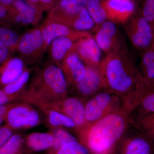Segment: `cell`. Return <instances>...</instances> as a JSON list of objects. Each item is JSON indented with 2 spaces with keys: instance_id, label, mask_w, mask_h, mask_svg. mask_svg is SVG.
<instances>
[{
  "instance_id": "obj_36",
  "label": "cell",
  "mask_w": 154,
  "mask_h": 154,
  "mask_svg": "<svg viewBox=\"0 0 154 154\" xmlns=\"http://www.w3.org/2000/svg\"><path fill=\"white\" fill-rule=\"evenodd\" d=\"M8 48L0 47V64L5 61L9 57L10 51Z\"/></svg>"
},
{
  "instance_id": "obj_14",
  "label": "cell",
  "mask_w": 154,
  "mask_h": 154,
  "mask_svg": "<svg viewBox=\"0 0 154 154\" xmlns=\"http://www.w3.org/2000/svg\"><path fill=\"white\" fill-rule=\"evenodd\" d=\"M152 152L149 140L131 132L130 128L119 143L115 154H151Z\"/></svg>"
},
{
  "instance_id": "obj_20",
  "label": "cell",
  "mask_w": 154,
  "mask_h": 154,
  "mask_svg": "<svg viewBox=\"0 0 154 154\" xmlns=\"http://www.w3.org/2000/svg\"><path fill=\"white\" fill-rule=\"evenodd\" d=\"M141 65L145 89H151L154 86V46L143 51Z\"/></svg>"
},
{
  "instance_id": "obj_3",
  "label": "cell",
  "mask_w": 154,
  "mask_h": 154,
  "mask_svg": "<svg viewBox=\"0 0 154 154\" xmlns=\"http://www.w3.org/2000/svg\"><path fill=\"white\" fill-rule=\"evenodd\" d=\"M68 85L63 71L57 66H48L34 79L30 88L23 91L21 102L38 108L47 107L67 96Z\"/></svg>"
},
{
  "instance_id": "obj_31",
  "label": "cell",
  "mask_w": 154,
  "mask_h": 154,
  "mask_svg": "<svg viewBox=\"0 0 154 154\" xmlns=\"http://www.w3.org/2000/svg\"><path fill=\"white\" fill-rule=\"evenodd\" d=\"M22 93L15 94H7L2 89H0V106L11 103L21 102Z\"/></svg>"
},
{
  "instance_id": "obj_34",
  "label": "cell",
  "mask_w": 154,
  "mask_h": 154,
  "mask_svg": "<svg viewBox=\"0 0 154 154\" xmlns=\"http://www.w3.org/2000/svg\"><path fill=\"white\" fill-rule=\"evenodd\" d=\"M59 0H39L37 10L40 13L51 9Z\"/></svg>"
},
{
  "instance_id": "obj_25",
  "label": "cell",
  "mask_w": 154,
  "mask_h": 154,
  "mask_svg": "<svg viewBox=\"0 0 154 154\" xmlns=\"http://www.w3.org/2000/svg\"><path fill=\"white\" fill-rule=\"evenodd\" d=\"M9 26L0 24V47L12 51L17 49L20 38L17 32Z\"/></svg>"
},
{
  "instance_id": "obj_33",
  "label": "cell",
  "mask_w": 154,
  "mask_h": 154,
  "mask_svg": "<svg viewBox=\"0 0 154 154\" xmlns=\"http://www.w3.org/2000/svg\"><path fill=\"white\" fill-rule=\"evenodd\" d=\"M0 24L10 26L12 24L10 9L0 4Z\"/></svg>"
},
{
  "instance_id": "obj_11",
  "label": "cell",
  "mask_w": 154,
  "mask_h": 154,
  "mask_svg": "<svg viewBox=\"0 0 154 154\" xmlns=\"http://www.w3.org/2000/svg\"><path fill=\"white\" fill-rule=\"evenodd\" d=\"M86 66V72L82 80L74 87L82 99L92 97L104 90V82L99 67Z\"/></svg>"
},
{
  "instance_id": "obj_9",
  "label": "cell",
  "mask_w": 154,
  "mask_h": 154,
  "mask_svg": "<svg viewBox=\"0 0 154 154\" xmlns=\"http://www.w3.org/2000/svg\"><path fill=\"white\" fill-rule=\"evenodd\" d=\"M94 38L101 50L105 53L113 52L125 44L116 23L107 20L96 30Z\"/></svg>"
},
{
  "instance_id": "obj_35",
  "label": "cell",
  "mask_w": 154,
  "mask_h": 154,
  "mask_svg": "<svg viewBox=\"0 0 154 154\" xmlns=\"http://www.w3.org/2000/svg\"><path fill=\"white\" fill-rule=\"evenodd\" d=\"M14 103L0 106V126L2 125L3 122H5L7 113Z\"/></svg>"
},
{
  "instance_id": "obj_23",
  "label": "cell",
  "mask_w": 154,
  "mask_h": 154,
  "mask_svg": "<svg viewBox=\"0 0 154 154\" xmlns=\"http://www.w3.org/2000/svg\"><path fill=\"white\" fill-rule=\"evenodd\" d=\"M50 131L54 138L53 145L47 150L46 154H52L57 151L64 145L70 142L78 141L77 138L62 128H50Z\"/></svg>"
},
{
  "instance_id": "obj_38",
  "label": "cell",
  "mask_w": 154,
  "mask_h": 154,
  "mask_svg": "<svg viewBox=\"0 0 154 154\" xmlns=\"http://www.w3.org/2000/svg\"><path fill=\"white\" fill-rule=\"evenodd\" d=\"M153 26L154 28V25H153Z\"/></svg>"
},
{
  "instance_id": "obj_4",
  "label": "cell",
  "mask_w": 154,
  "mask_h": 154,
  "mask_svg": "<svg viewBox=\"0 0 154 154\" xmlns=\"http://www.w3.org/2000/svg\"><path fill=\"white\" fill-rule=\"evenodd\" d=\"M122 107V102L118 96L105 90L100 91L85 103V127L94 124Z\"/></svg>"
},
{
  "instance_id": "obj_28",
  "label": "cell",
  "mask_w": 154,
  "mask_h": 154,
  "mask_svg": "<svg viewBox=\"0 0 154 154\" xmlns=\"http://www.w3.org/2000/svg\"><path fill=\"white\" fill-rule=\"evenodd\" d=\"M29 72L27 70L24 71L18 79L14 82L4 86L2 88V89L9 94H21L23 92V88L29 80Z\"/></svg>"
},
{
  "instance_id": "obj_8",
  "label": "cell",
  "mask_w": 154,
  "mask_h": 154,
  "mask_svg": "<svg viewBox=\"0 0 154 154\" xmlns=\"http://www.w3.org/2000/svg\"><path fill=\"white\" fill-rule=\"evenodd\" d=\"M83 99L79 97L67 96L61 100L44 107L57 110L71 119L76 125V128L75 130L76 131L83 128L85 125V103Z\"/></svg>"
},
{
  "instance_id": "obj_17",
  "label": "cell",
  "mask_w": 154,
  "mask_h": 154,
  "mask_svg": "<svg viewBox=\"0 0 154 154\" xmlns=\"http://www.w3.org/2000/svg\"><path fill=\"white\" fill-rule=\"evenodd\" d=\"M8 58L0 64V86L2 88L18 79L24 72V63L21 59Z\"/></svg>"
},
{
  "instance_id": "obj_15",
  "label": "cell",
  "mask_w": 154,
  "mask_h": 154,
  "mask_svg": "<svg viewBox=\"0 0 154 154\" xmlns=\"http://www.w3.org/2000/svg\"><path fill=\"white\" fill-rule=\"evenodd\" d=\"M61 68L68 85L75 86L82 79L86 74V66L74 50L64 59Z\"/></svg>"
},
{
  "instance_id": "obj_19",
  "label": "cell",
  "mask_w": 154,
  "mask_h": 154,
  "mask_svg": "<svg viewBox=\"0 0 154 154\" xmlns=\"http://www.w3.org/2000/svg\"><path fill=\"white\" fill-rule=\"evenodd\" d=\"M44 114L45 122L50 128H67L76 129L74 122L63 113L50 108H39Z\"/></svg>"
},
{
  "instance_id": "obj_37",
  "label": "cell",
  "mask_w": 154,
  "mask_h": 154,
  "mask_svg": "<svg viewBox=\"0 0 154 154\" xmlns=\"http://www.w3.org/2000/svg\"><path fill=\"white\" fill-rule=\"evenodd\" d=\"M30 5L32 6L33 8H35L37 10V8H38V4H39V0H25Z\"/></svg>"
},
{
  "instance_id": "obj_18",
  "label": "cell",
  "mask_w": 154,
  "mask_h": 154,
  "mask_svg": "<svg viewBox=\"0 0 154 154\" xmlns=\"http://www.w3.org/2000/svg\"><path fill=\"white\" fill-rule=\"evenodd\" d=\"M54 142V137L51 131L31 133L24 137V150L29 152L48 150L52 146Z\"/></svg>"
},
{
  "instance_id": "obj_26",
  "label": "cell",
  "mask_w": 154,
  "mask_h": 154,
  "mask_svg": "<svg viewBox=\"0 0 154 154\" xmlns=\"http://www.w3.org/2000/svg\"><path fill=\"white\" fill-rule=\"evenodd\" d=\"M24 139L18 133H14L0 149V154H24Z\"/></svg>"
},
{
  "instance_id": "obj_1",
  "label": "cell",
  "mask_w": 154,
  "mask_h": 154,
  "mask_svg": "<svg viewBox=\"0 0 154 154\" xmlns=\"http://www.w3.org/2000/svg\"><path fill=\"white\" fill-rule=\"evenodd\" d=\"M99 67L104 90L119 97L123 106L145 90L140 72L125 44L107 54Z\"/></svg>"
},
{
  "instance_id": "obj_22",
  "label": "cell",
  "mask_w": 154,
  "mask_h": 154,
  "mask_svg": "<svg viewBox=\"0 0 154 154\" xmlns=\"http://www.w3.org/2000/svg\"><path fill=\"white\" fill-rule=\"evenodd\" d=\"M75 42L66 37H59L52 42L51 55L56 61L60 62L74 50Z\"/></svg>"
},
{
  "instance_id": "obj_16",
  "label": "cell",
  "mask_w": 154,
  "mask_h": 154,
  "mask_svg": "<svg viewBox=\"0 0 154 154\" xmlns=\"http://www.w3.org/2000/svg\"><path fill=\"white\" fill-rule=\"evenodd\" d=\"M45 48L41 28L29 31L20 38L17 50L22 55L30 57Z\"/></svg>"
},
{
  "instance_id": "obj_32",
  "label": "cell",
  "mask_w": 154,
  "mask_h": 154,
  "mask_svg": "<svg viewBox=\"0 0 154 154\" xmlns=\"http://www.w3.org/2000/svg\"><path fill=\"white\" fill-rule=\"evenodd\" d=\"M15 131L6 123L0 126V149L15 133Z\"/></svg>"
},
{
  "instance_id": "obj_5",
  "label": "cell",
  "mask_w": 154,
  "mask_h": 154,
  "mask_svg": "<svg viewBox=\"0 0 154 154\" xmlns=\"http://www.w3.org/2000/svg\"><path fill=\"white\" fill-rule=\"evenodd\" d=\"M127 34L136 49L146 50L154 46V28L143 16H132L125 23Z\"/></svg>"
},
{
  "instance_id": "obj_30",
  "label": "cell",
  "mask_w": 154,
  "mask_h": 154,
  "mask_svg": "<svg viewBox=\"0 0 154 154\" xmlns=\"http://www.w3.org/2000/svg\"><path fill=\"white\" fill-rule=\"evenodd\" d=\"M142 16L152 25L154 24V0H146L143 8Z\"/></svg>"
},
{
  "instance_id": "obj_2",
  "label": "cell",
  "mask_w": 154,
  "mask_h": 154,
  "mask_svg": "<svg viewBox=\"0 0 154 154\" xmlns=\"http://www.w3.org/2000/svg\"><path fill=\"white\" fill-rule=\"evenodd\" d=\"M131 127L130 111L122 107L75 132L78 141L90 154H115L119 143Z\"/></svg>"
},
{
  "instance_id": "obj_24",
  "label": "cell",
  "mask_w": 154,
  "mask_h": 154,
  "mask_svg": "<svg viewBox=\"0 0 154 154\" xmlns=\"http://www.w3.org/2000/svg\"><path fill=\"white\" fill-rule=\"evenodd\" d=\"M104 0H88L86 8L98 27L108 20Z\"/></svg>"
},
{
  "instance_id": "obj_21",
  "label": "cell",
  "mask_w": 154,
  "mask_h": 154,
  "mask_svg": "<svg viewBox=\"0 0 154 154\" xmlns=\"http://www.w3.org/2000/svg\"><path fill=\"white\" fill-rule=\"evenodd\" d=\"M127 109L131 113L140 110L154 113V91L144 90L131 102Z\"/></svg>"
},
{
  "instance_id": "obj_12",
  "label": "cell",
  "mask_w": 154,
  "mask_h": 154,
  "mask_svg": "<svg viewBox=\"0 0 154 154\" xmlns=\"http://www.w3.org/2000/svg\"><path fill=\"white\" fill-rule=\"evenodd\" d=\"M74 51L87 66H99L102 60V50L93 36L77 40Z\"/></svg>"
},
{
  "instance_id": "obj_27",
  "label": "cell",
  "mask_w": 154,
  "mask_h": 154,
  "mask_svg": "<svg viewBox=\"0 0 154 154\" xmlns=\"http://www.w3.org/2000/svg\"><path fill=\"white\" fill-rule=\"evenodd\" d=\"M71 28L77 31L88 32V31L91 30L96 31L98 26L86 8L81 11L72 24Z\"/></svg>"
},
{
  "instance_id": "obj_6",
  "label": "cell",
  "mask_w": 154,
  "mask_h": 154,
  "mask_svg": "<svg viewBox=\"0 0 154 154\" xmlns=\"http://www.w3.org/2000/svg\"><path fill=\"white\" fill-rule=\"evenodd\" d=\"M33 106L27 102H15L7 113L6 124L14 131L38 126L41 123V117Z\"/></svg>"
},
{
  "instance_id": "obj_10",
  "label": "cell",
  "mask_w": 154,
  "mask_h": 154,
  "mask_svg": "<svg viewBox=\"0 0 154 154\" xmlns=\"http://www.w3.org/2000/svg\"><path fill=\"white\" fill-rule=\"evenodd\" d=\"M45 48L55 38L66 37L77 41L80 38L92 36L88 32L77 31L71 27L48 19L41 28Z\"/></svg>"
},
{
  "instance_id": "obj_7",
  "label": "cell",
  "mask_w": 154,
  "mask_h": 154,
  "mask_svg": "<svg viewBox=\"0 0 154 154\" xmlns=\"http://www.w3.org/2000/svg\"><path fill=\"white\" fill-rule=\"evenodd\" d=\"M88 0H59L51 9L48 19L71 27L72 24L83 9Z\"/></svg>"
},
{
  "instance_id": "obj_13",
  "label": "cell",
  "mask_w": 154,
  "mask_h": 154,
  "mask_svg": "<svg viewBox=\"0 0 154 154\" xmlns=\"http://www.w3.org/2000/svg\"><path fill=\"white\" fill-rule=\"evenodd\" d=\"M108 20L125 24L133 16L135 10L134 0H104Z\"/></svg>"
},
{
  "instance_id": "obj_29",
  "label": "cell",
  "mask_w": 154,
  "mask_h": 154,
  "mask_svg": "<svg viewBox=\"0 0 154 154\" xmlns=\"http://www.w3.org/2000/svg\"><path fill=\"white\" fill-rule=\"evenodd\" d=\"M52 154H90L86 148L79 141L70 142L64 145L57 151Z\"/></svg>"
}]
</instances>
